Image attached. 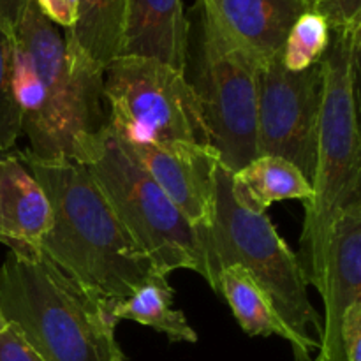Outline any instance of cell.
Here are the masks:
<instances>
[{
    "label": "cell",
    "instance_id": "cell-8",
    "mask_svg": "<svg viewBox=\"0 0 361 361\" xmlns=\"http://www.w3.org/2000/svg\"><path fill=\"white\" fill-rule=\"evenodd\" d=\"M108 123L123 145H210L200 99L185 73L154 59L118 56L102 76Z\"/></svg>",
    "mask_w": 361,
    "mask_h": 361
},
{
    "label": "cell",
    "instance_id": "cell-28",
    "mask_svg": "<svg viewBox=\"0 0 361 361\" xmlns=\"http://www.w3.org/2000/svg\"><path fill=\"white\" fill-rule=\"evenodd\" d=\"M310 361H321L319 358H314V360H310Z\"/></svg>",
    "mask_w": 361,
    "mask_h": 361
},
{
    "label": "cell",
    "instance_id": "cell-24",
    "mask_svg": "<svg viewBox=\"0 0 361 361\" xmlns=\"http://www.w3.org/2000/svg\"><path fill=\"white\" fill-rule=\"evenodd\" d=\"M42 14L62 30L73 28L78 14V0H34Z\"/></svg>",
    "mask_w": 361,
    "mask_h": 361
},
{
    "label": "cell",
    "instance_id": "cell-1",
    "mask_svg": "<svg viewBox=\"0 0 361 361\" xmlns=\"http://www.w3.org/2000/svg\"><path fill=\"white\" fill-rule=\"evenodd\" d=\"M102 76L67 49L62 28L28 0L11 34V87L28 155L74 161L83 137L108 120L102 111Z\"/></svg>",
    "mask_w": 361,
    "mask_h": 361
},
{
    "label": "cell",
    "instance_id": "cell-6",
    "mask_svg": "<svg viewBox=\"0 0 361 361\" xmlns=\"http://www.w3.org/2000/svg\"><path fill=\"white\" fill-rule=\"evenodd\" d=\"M74 161L83 164L155 274H201L197 233L108 123L83 137Z\"/></svg>",
    "mask_w": 361,
    "mask_h": 361
},
{
    "label": "cell",
    "instance_id": "cell-10",
    "mask_svg": "<svg viewBox=\"0 0 361 361\" xmlns=\"http://www.w3.org/2000/svg\"><path fill=\"white\" fill-rule=\"evenodd\" d=\"M126 147L194 229H204L212 224L221 159L210 145Z\"/></svg>",
    "mask_w": 361,
    "mask_h": 361
},
{
    "label": "cell",
    "instance_id": "cell-5",
    "mask_svg": "<svg viewBox=\"0 0 361 361\" xmlns=\"http://www.w3.org/2000/svg\"><path fill=\"white\" fill-rule=\"evenodd\" d=\"M231 171H217L215 215L208 228L196 229L201 249V277L217 288L222 268L240 264L270 296L284 323L312 349H319L323 324L309 298L300 261L267 214L243 210L229 187Z\"/></svg>",
    "mask_w": 361,
    "mask_h": 361
},
{
    "label": "cell",
    "instance_id": "cell-3",
    "mask_svg": "<svg viewBox=\"0 0 361 361\" xmlns=\"http://www.w3.org/2000/svg\"><path fill=\"white\" fill-rule=\"evenodd\" d=\"M111 303L41 252L9 250L0 267V314L42 361H127Z\"/></svg>",
    "mask_w": 361,
    "mask_h": 361
},
{
    "label": "cell",
    "instance_id": "cell-22",
    "mask_svg": "<svg viewBox=\"0 0 361 361\" xmlns=\"http://www.w3.org/2000/svg\"><path fill=\"white\" fill-rule=\"evenodd\" d=\"M342 361H361V303L345 312L341 324Z\"/></svg>",
    "mask_w": 361,
    "mask_h": 361
},
{
    "label": "cell",
    "instance_id": "cell-26",
    "mask_svg": "<svg viewBox=\"0 0 361 361\" xmlns=\"http://www.w3.org/2000/svg\"><path fill=\"white\" fill-rule=\"evenodd\" d=\"M6 326H7V323H6V321H4L2 314H0V331H2V330H4V328H6Z\"/></svg>",
    "mask_w": 361,
    "mask_h": 361
},
{
    "label": "cell",
    "instance_id": "cell-18",
    "mask_svg": "<svg viewBox=\"0 0 361 361\" xmlns=\"http://www.w3.org/2000/svg\"><path fill=\"white\" fill-rule=\"evenodd\" d=\"M173 288L166 275L152 274L136 291L122 300H113L116 321H133L166 335L171 342L196 344L197 334L182 310L173 307Z\"/></svg>",
    "mask_w": 361,
    "mask_h": 361
},
{
    "label": "cell",
    "instance_id": "cell-19",
    "mask_svg": "<svg viewBox=\"0 0 361 361\" xmlns=\"http://www.w3.org/2000/svg\"><path fill=\"white\" fill-rule=\"evenodd\" d=\"M331 30L319 14L307 11L289 30L281 51V62L291 73L316 66L330 44Z\"/></svg>",
    "mask_w": 361,
    "mask_h": 361
},
{
    "label": "cell",
    "instance_id": "cell-9",
    "mask_svg": "<svg viewBox=\"0 0 361 361\" xmlns=\"http://www.w3.org/2000/svg\"><path fill=\"white\" fill-rule=\"evenodd\" d=\"M324 74L317 62L291 73L281 55L264 63L257 90V155L288 159L312 185Z\"/></svg>",
    "mask_w": 361,
    "mask_h": 361
},
{
    "label": "cell",
    "instance_id": "cell-2",
    "mask_svg": "<svg viewBox=\"0 0 361 361\" xmlns=\"http://www.w3.org/2000/svg\"><path fill=\"white\" fill-rule=\"evenodd\" d=\"M16 155L51 204V228L39 252L108 300L127 298L155 274L83 164L35 159L25 150Z\"/></svg>",
    "mask_w": 361,
    "mask_h": 361
},
{
    "label": "cell",
    "instance_id": "cell-4",
    "mask_svg": "<svg viewBox=\"0 0 361 361\" xmlns=\"http://www.w3.org/2000/svg\"><path fill=\"white\" fill-rule=\"evenodd\" d=\"M360 27L331 30L319 63L324 74L312 197L305 203L298 261L307 284L323 295L328 247L338 215L361 201V141L358 126Z\"/></svg>",
    "mask_w": 361,
    "mask_h": 361
},
{
    "label": "cell",
    "instance_id": "cell-20",
    "mask_svg": "<svg viewBox=\"0 0 361 361\" xmlns=\"http://www.w3.org/2000/svg\"><path fill=\"white\" fill-rule=\"evenodd\" d=\"M20 136V111L11 87V34L0 28V152L13 150Z\"/></svg>",
    "mask_w": 361,
    "mask_h": 361
},
{
    "label": "cell",
    "instance_id": "cell-15",
    "mask_svg": "<svg viewBox=\"0 0 361 361\" xmlns=\"http://www.w3.org/2000/svg\"><path fill=\"white\" fill-rule=\"evenodd\" d=\"M215 291L224 296L242 330L249 337H277L291 344L296 361H310L312 348L284 323L275 310L270 296L240 264H231L219 271Z\"/></svg>",
    "mask_w": 361,
    "mask_h": 361
},
{
    "label": "cell",
    "instance_id": "cell-25",
    "mask_svg": "<svg viewBox=\"0 0 361 361\" xmlns=\"http://www.w3.org/2000/svg\"><path fill=\"white\" fill-rule=\"evenodd\" d=\"M27 4L28 0H0V28L13 34Z\"/></svg>",
    "mask_w": 361,
    "mask_h": 361
},
{
    "label": "cell",
    "instance_id": "cell-21",
    "mask_svg": "<svg viewBox=\"0 0 361 361\" xmlns=\"http://www.w3.org/2000/svg\"><path fill=\"white\" fill-rule=\"evenodd\" d=\"M310 11L319 14L330 30L361 25V0H310Z\"/></svg>",
    "mask_w": 361,
    "mask_h": 361
},
{
    "label": "cell",
    "instance_id": "cell-11",
    "mask_svg": "<svg viewBox=\"0 0 361 361\" xmlns=\"http://www.w3.org/2000/svg\"><path fill=\"white\" fill-rule=\"evenodd\" d=\"M321 298L324 321L317 358L342 361V319L355 303H361V201L345 207L335 222Z\"/></svg>",
    "mask_w": 361,
    "mask_h": 361
},
{
    "label": "cell",
    "instance_id": "cell-23",
    "mask_svg": "<svg viewBox=\"0 0 361 361\" xmlns=\"http://www.w3.org/2000/svg\"><path fill=\"white\" fill-rule=\"evenodd\" d=\"M0 361H42L11 324L0 331Z\"/></svg>",
    "mask_w": 361,
    "mask_h": 361
},
{
    "label": "cell",
    "instance_id": "cell-12",
    "mask_svg": "<svg viewBox=\"0 0 361 361\" xmlns=\"http://www.w3.org/2000/svg\"><path fill=\"white\" fill-rule=\"evenodd\" d=\"M219 27L243 49L267 63L281 55L295 21L310 0H197Z\"/></svg>",
    "mask_w": 361,
    "mask_h": 361
},
{
    "label": "cell",
    "instance_id": "cell-27",
    "mask_svg": "<svg viewBox=\"0 0 361 361\" xmlns=\"http://www.w3.org/2000/svg\"><path fill=\"white\" fill-rule=\"evenodd\" d=\"M7 154H9V152H7ZM4 155H6V152H0V159H2Z\"/></svg>",
    "mask_w": 361,
    "mask_h": 361
},
{
    "label": "cell",
    "instance_id": "cell-13",
    "mask_svg": "<svg viewBox=\"0 0 361 361\" xmlns=\"http://www.w3.org/2000/svg\"><path fill=\"white\" fill-rule=\"evenodd\" d=\"M189 32L182 0H126L118 56L154 59L187 73Z\"/></svg>",
    "mask_w": 361,
    "mask_h": 361
},
{
    "label": "cell",
    "instance_id": "cell-16",
    "mask_svg": "<svg viewBox=\"0 0 361 361\" xmlns=\"http://www.w3.org/2000/svg\"><path fill=\"white\" fill-rule=\"evenodd\" d=\"M231 196L238 207L254 214H267L274 203L312 197V185L288 159L279 155H257L243 168L231 173Z\"/></svg>",
    "mask_w": 361,
    "mask_h": 361
},
{
    "label": "cell",
    "instance_id": "cell-14",
    "mask_svg": "<svg viewBox=\"0 0 361 361\" xmlns=\"http://www.w3.org/2000/svg\"><path fill=\"white\" fill-rule=\"evenodd\" d=\"M51 204L41 183L16 154L0 159V243L18 252H39L51 228Z\"/></svg>",
    "mask_w": 361,
    "mask_h": 361
},
{
    "label": "cell",
    "instance_id": "cell-7",
    "mask_svg": "<svg viewBox=\"0 0 361 361\" xmlns=\"http://www.w3.org/2000/svg\"><path fill=\"white\" fill-rule=\"evenodd\" d=\"M194 76L210 147L221 166L236 171L257 157V90L264 63L233 41L196 4Z\"/></svg>",
    "mask_w": 361,
    "mask_h": 361
},
{
    "label": "cell",
    "instance_id": "cell-17",
    "mask_svg": "<svg viewBox=\"0 0 361 361\" xmlns=\"http://www.w3.org/2000/svg\"><path fill=\"white\" fill-rule=\"evenodd\" d=\"M126 0H78L73 28L63 30L67 49L104 73L118 56Z\"/></svg>",
    "mask_w": 361,
    "mask_h": 361
}]
</instances>
